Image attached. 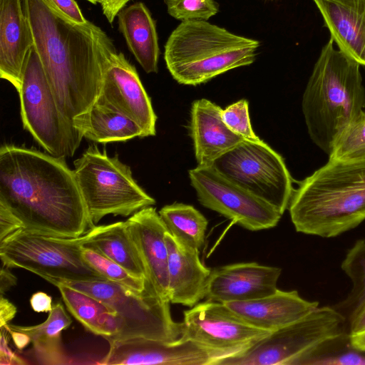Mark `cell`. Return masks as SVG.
I'll list each match as a JSON object with an SVG mask.
<instances>
[{
  "label": "cell",
  "instance_id": "4",
  "mask_svg": "<svg viewBox=\"0 0 365 365\" xmlns=\"http://www.w3.org/2000/svg\"><path fill=\"white\" fill-rule=\"evenodd\" d=\"M364 107L360 65L336 49L330 38L302 96V113L311 140L329 155L337 138Z\"/></svg>",
  "mask_w": 365,
  "mask_h": 365
},
{
  "label": "cell",
  "instance_id": "13",
  "mask_svg": "<svg viewBox=\"0 0 365 365\" xmlns=\"http://www.w3.org/2000/svg\"><path fill=\"white\" fill-rule=\"evenodd\" d=\"M180 326L181 337L234 354L270 333L252 326L225 304L210 300L185 311Z\"/></svg>",
  "mask_w": 365,
  "mask_h": 365
},
{
  "label": "cell",
  "instance_id": "43",
  "mask_svg": "<svg viewBox=\"0 0 365 365\" xmlns=\"http://www.w3.org/2000/svg\"><path fill=\"white\" fill-rule=\"evenodd\" d=\"M4 327L7 329L15 346L19 349L21 350L24 349L29 345L30 342H31V339L28 334L19 331L11 329L8 327L7 325H6Z\"/></svg>",
  "mask_w": 365,
  "mask_h": 365
},
{
  "label": "cell",
  "instance_id": "14",
  "mask_svg": "<svg viewBox=\"0 0 365 365\" xmlns=\"http://www.w3.org/2000/svg\"><path fill=\"white\" fill-rule=\"evenodd\" d=\"M232 355L182 337L174 341L138 337L110 343L109 351L98 364L217 365Z\"/></svg>",
  "mask_w": 365,
  "mask_h": 365
},
{
  "label": "cell",
  "instance_id": "40",
  "mask_svg": "<svg viewBox=\"0 0 365 365\" xmlns=\"http://www.w3.org/2000/svg\"><path fill=\"white\" fill-rule=\"evenodd\" d=\"M16 307L3 295L0 297V327H5L15 317Z\"/></svg>",
  "mask_w": 365,
  "mask_h": 365
},
{
  "label": "cell",
  "instance_id": "37",
  "mask_svg": "<svg viewBox=\"0 0 365 365\" xmlns=\"http://www.w3.org/2000/svg\"><path fill=\"white\" fill-rule=\"evenodd\" d=\"M337 359L341 365H365V352L349 347L339 355Z\"/></svg>",
  "mask_w": 365,
  "mask_h": 365
},
{
  "label": "cell",
  "instance_id": "41",
  "mask_svg": "<svg viewBox=\"0 0 365 365\" xmlns=\"http://www.w3.org/2000/svg\"><path fill=\"white\" fill-rule=\"evenodd\" d=\"M9 267L1 263L0 272V292L3 295L12 286L16 284V277L9 270Z\"/></svg>",
  "mask_w": 365,
  "mask_h": 365
},
{
  "label": "cell",
  "instance_id": "29",
  "mask_svg": "<svg viewBox=\"0 0 365 365\" xmlns=\"http://www.w3.org/2000/svg\"><path fill=\"white\" fill-rule=\"evenodd\" d=\"M341 267L350 279L352 286L346 298L333 307L349 323L365 302V240L355 242L348 250Z\"/></svg>",
  "mask_w": 365,
  "mask_h": 365
},
{
  "label": "cell",
  "instance_id": "1",
  "mask_svg": "<svg viewBox=\"0 0 365 365\" xmlns=\"http://www.w3.org/2000/svg\"><path fill=\"white\" fill-rule=\"evenodd\" d=\"M34 46L62 113L68 119L96 102L106 66L118 52L88 21L78 24L51 0H25Z\"/></svg>",
  "mask_w": 365,
  "mask_h": 365
},
{
  "label": "cell",
  "instance_id": "26",
  "mask_svg": "<svg viewBox=\"0 0 365 365\" xmlns=\"http://www.w3.org/2000/svg\"><path fill=\"white\" fill-rule=\"evenodd\" d=\"M46 280L58 289L67 309L86 329L104 339L119 331L121 320L108 304L53 279Z\"/></svg>",
  "mask_w": 365,
  "mask_h": 365
},
{
  "label": "cell",
  "instance_id": "39",
  "mask_svg": "<svg viewBox=\"0 0 365 365\" xmlns=\"http://www.w3.org/2000/svg\"><path fill=\"white\" fill-rule=\"evenodd\" d=\"M30 304L36 312H49L52 309V297L43 292L34 293L31 299Z\"/></svg>",
  "mask_w": 365,
  "mask_h": 365
},
{
  "label": "cell",
  "instance_id": "30",
  "mask_svg": "<svg viewBox=\"0 0 365 365\" xmlns=\"http://www.w3.org/2000/svg\"><path fill=\"white\" fill-rule=\"evenodd\" d=\"M365 158V110H362L336 140L329 155V160Z\"/></svg>",
  "mask_w": 365,
  "mask_h": 365
},
{
  "label": "cell",
  "instance_id": "18",
  "mask_svg": "<svg viewBox=\"0 0 365 365\" xmlns=\"http://www.w3.org/2000/svg\"><path fill=\"white\" fill-rule=\"evenodd\" d=\"M34 38L25 0H0V76L19 90Z\"/></svg>",
  "mask_w": 365,
  "mask_h": 365
},
{
  "label": "cell",
  "instance_id": "45",
  "mask_svg": "<svg viewBox=\"0 0 365 365\" xmlns=\"http://www.w3.org/2000/svg\"><path fill=\"white\" fill-rule=\"evenodd\" d=\"M86 1L91 2V3H92L93 4H96L97 3H100L101 4L103 0H86Z\"/></svg>",
  "mask_w": 365,
  "mask_h": 365
},
{
  "label": "cell",
  "instance_id": "44",
  "mask_svg": "<svg viewBox=\"0 0 365 365\" xmlns=\"http://www.w3.org/2000/svg\"><path fill=\"white\" fill-rule=\"evenodd\" d=\"M349 343L351 348L365 352V330L356 334H349Z\"/></svg>",
  "mask_w": 365,
  "mask_h": 365
},
{
  "label": "cell",
  "instance_id": "10",
  "mask_svg": "<svg viewBox=\"0 0 365 365\" xmlns=\"http://www.w3.org/2000/svg\"><path fill=\"white\" fill-rule=\"evenodd\" d=\"M86 233L78 237H61L24 228L0 241L2 264L29 270L44 279L69 281L107 280L86 262L82 256Z\"/></svg>",
  "mask_w": 365,
  "mask_h": 365
},
{
  "label": "cell",
  "instance_id": "42",
  "mask_svg": "<svg viewBox=\"0 0 365 365\" xmlns=\"http://www.w3.org/2000/svg\"><path fill=\"white\" fill-rule=\"evenodd\" d=\"M349 334H354L365 330V302L362 304L349 323Z\"/></svg>",
  "mask_w": 365,
  "mask_h": 365
},
{
  "label": "cell",
  "instance_id": "16",
  "mask_svg": "<svg viewBox=\"0 0 365 365\" xmlns=\"http://www.w3.org/2000/svg\"><path fill=\"white\" fill-rule=\"evenodd\" d=\"M282 269L257 262L229 264L211 271L207 300L227 303L260 298L274 293Z\"/></svg>",
  "mask_w": 365,
  "mask_h": 365
},
{
  "label": "cell",
  "instance_id": "27",
  "mask_svg": "<svg viewBox=\"0 0 365 365\" xmlns=\"http://www.w3.org/2000/svg\"><path fill=\"white\" fill-rule=\"evenodd\" d=\"M72 322L61 303L54 304L43 323L34 326L7 324L13 330L29 336L34 356L38 364L46 365L67 364L68 357L63 347L61 331Z\"/></svg>",
  "mask_w": 365,
  "mask_h": 365
},
{
  "label": "cell",
  "instance_id": "34",
  "mask_svg": "<svg viewBox=\"0 0 365 365\" xmlns=\"http://www.w3.org/2000/svg\"><path fill=\"white\" fill-rule=\"evenodd\" d=\"M21 228V222L6 207L0 204V241Z\"/></svg>",
  "mask_w": 365,
  "mask_h": 365
},
{
  "label": "cell",
  "instance_id": "7",
  "mask_svg": "<svg viewBox=\"0 0 365 365\" xmlns=\"http://www.w3.org/2000/svg\"><path fill=\"white\" fill-rule=\"evenodd\" d=\"M74 174L92 225L108 215L128 217L155 200L135 180L118 155L90 145L73 162Z\"/></svg>",
  "mask_w": 365,
  "mask_h": 365
},
{
  "label": "cell",
  "instance_id": "28",
  "mask_svg": "<svg viewBox=\"0 0 365 365\" xmlns=\"http://www.w3.org/2000/svg\"><path fill=\"white\" fill-rule=\"evenodd\" d=\"M159 215L168 232L184 245L200 250L203 246L208 221L193 206L173 203L163 207Z\"/></svg>",
  "mask_w": 365,
  "mask_h": 365
},
{
  "label": "cell",
  "instance_id": "31",
  "mask_svg": "<svg viewBox=\"0 0 365 365\" xmlns=\"http://www.w3.org/2000/svg\"><path fill=\"white\" fill-rule=\"evenodd\" d=\"M82 256L86 263L107 280L120 284L136 294L145 289L147 279L134 277L120 264L100 253L82 247Z\"/></svg>",
  "mask_w": 365,
  "mask_h": 365
},
{
  "label": "cell",
  "instance_id": "21",
  "mask_svg": "<svg viewBox=\"0 0 365 365\" xmlns=\"http://www.w3.org/2000/svg\"><path fill=\"white\" fill-rule=\"evenodd\" d=\"M222 111L206 98L192 104L190 128L197 166H212L219 157L245 140L226 125Z\"/></svg>",
  "mask_w": 365,
  "mask_h": 365
},
{
  "label": "cell",
  "instance_id": "12",
  "mask_svg": "<svg viewBox=\"0 0 365 365\" xmlns=\"http://www.w3.org/2000/svg\"><path fill=\"white\" fill-rule=\"evenodd\" d=\"M192 186L204 207L252 231L269 229L282 214L273 206L229 180L213 167L189 170Z\"/></svg>",
  "mask_w": 365,
  "mask_h": 365
},
{
  "label": "cell",
  "instance_id": "8",
  "mask_svg": "<svg viewBox=\"0 0 365 365\" xmlns=\"http://www.w3.org/2000/svg\"><path fill=\"white\" fill-rule=\"evenodd\" d=\"M53 279L93 296L115 310L121 320V327L115 334L106 339L109 344L138 337L166 341L181 337L180 323L171 317L170 302L160 297L148 280L145 289L136 294L109 280Z\"/></svg>",
  "mask_w": 365,
  "mask_h": 365
},
{
  "label": "cell",
  "instance_id": "38",
  "mask_svg": "<svg viewBox=\"0 0 365 365\" xmlns=\"http://www.w3.org/2000/svg\"><path fill=\"white\" fill-rule=\"evenodd\" d=\"M130 0H103L101 3L104 16L110 24Z\"/></svg>",
  "mask_w": 365,
  "mask_h": 365
},
{
  "label": "cell",
  "instance_id": "25",
  "mask_svg": "<svg viewBox=\"0 0 365 365\" xmlns=\"http://www.w3.org/2000/svg\"><path fill=\"white\" fill-rule=\"evenodd\" d=\"M72 122L83 138L96 143L125 142L136 137L143 138L141 128L131 119L96 103L74 117Z\"/></svg>",
  "mask_w": 365,
  "mask_h": 365
},
{
  "label": "cell",
  "instance_id": "5",
  "mask_svg": "<svg viewBox=\"0 0 365 365\" xmlns=\"http://www.w3.org/2000/svg\"><path fill=\"white\" fill-rule=\"evenodd\" d=\"M260 43L207 21H182L165 45L164 59L179 83L197 86L254 63Z\"/></svg>",
  "mask_w": 365,
  "mask_h": 365
},
{
  "label": "cell",
  "instance_id": "20",
  "mask_svg": "<svg viewBox=\"0 0 365 365\" xmlns=\"http://www.w3.org/2000/svg\"><path fill=\"white\" fill-rule=\"evenodd\" d=\"M225 304L252 326L270 332L301 319L319 307L317 302L303 299L296 290L278 289L260 298Z\"/></svg>",
  "mask_w": 365,
  "mask_h": 365
},
{
  "label": "cell",
  "instance_id": "23",
  "mask_svg": "<svg viewBox=\"0 0 365 365\" xmlns=\"http://www.w3.org/2000/svg\"><path fill=\"white\" fill-rule=\"evenodd\" d=\"M119 30L130 51L147 73H157L160 55L156 25L142 2L135 3L118 14Z\"/></svg>",
  "mask_w": 365,
  "mask_h": 365
},
{
  "label": "cell",
  "instance_id": "32",
  "mask_svg": "<svg viewBox=\"0 0 365 365\" xmlns=\"http://www.w3.org/2000/svg\"><path fill=\"white\" fill-rule=\"evenodd\" d=\"M167 11L181 21H207L219 11L215 0H164Z\"/></svg>",
  "mask_w": 365,
  "mask_h": 365
},
{
  "label": "cell",
  "instance_id": "33",
  "mask_svg": "<svg viewBox=\"0 0 365 365\" xmlns=\"http://www.w3.org/2000/svg\"><path fill=\"white\" fill-rule=\"evenodd\" d=\"M222 118L226 125L244 139L259 140L255 133L250 119L248 102L241 99L222 111Z\"/></svg>",
  "mask_w": 365,
  "mask_h": 365
},
{
  "label": "cell",
  "instance_id": "2",
  "mask_svg": "<svg viewBox=\"0 0 365 365\" xmlns=\"http://www.w3.org/2000/svg\"><path fill=\"white\" fill-rule=\"evenodd\" d=\"M0 204L30 232L78 237L92 227L74 171L36 149L1 145Z\"/></svg>",
  "mask_w": 365,
  "mask_h": 365
},
{
  "label": "cell",
  "instance_id": "24",
  "mask_svg": "<svg viewBox=\"0 0 365 365\" xmlns=\"http://www.w3.org/2000/svg\"><path fill=\"white\" fill-rule=\"evenodd\" d=\"M86 236L83 247L115 262L134 277L147 279L144 263L125 221L94 226Z\"/></svg>",
  "mask_w": 365,
  "mask_h": 365
},
{
  "label": "cell",
  "instance_id": "3",
  "mask_svg": "<svg viewBox=\"0 0 365 365\" xmlns=\"http://www.w3.org/2000/svg\"><path fill=\"white\" fill-rule=\"evenodd\" d=\"M288 209L296 231L334 237L365 220V158L329 160L294 189Z\"/></svg>",
  "mask_w": 365,
  "mask_h": 365
},
{
  "label": "cell",
  "instance_id": "15",
  "mask_svg": "<svg viewBox=\"0 0 365 365\" xmlns=\"http://www.w3.org/2000/svg\"><path fill=\"white\" fill-rule=\"evenodd\" d=\"M96 103L112 108L134 121L143 138L156 133L157 115L135 66L118 52L105 68Z\"/></svg>",
  "mask_w": 365,
  "mask_h": 365
},
{
  "label": "cell",
  "instance_id": "19",
  "mask_svg": "<svg viewBox=\"0 0 365 365\" xmlns=\"http://www.w3.org/2000/svg\"><path fill=\"white\" fill-rule=\"evenodd\" d=\"M168 298L170 303L192 307L205 297L211 270L200 261L198 250L188 247L168 231Z\"/></svg>",
  "mask_w": 365,
  "mask_h": 365
},
{
  "label": "cell",
  "instance_id": "35",
  "mask_svg": "<svg viewBox=\"0 0 365 365\" xmlns=\"http://www.w3.org/2000/svg\"><path fill=\"white\" fill-rule=\"evenodd\" d=\"M9 333L6 327H1V351H0V364L1 365H19L27 364L28 362L23 360L19 355L15 354L9 348L8 342Z\"/></svg>",
  "mask_w": 365,
  "mask_h": 365
},
{
  "label": "cell",
  "instance_id": "36",
  "mask_svg": "<svg viewBox=\"0 0 365 365\" xmlns=\"http://www.w3.org/2000/svg\"><path fill=\"white\" fill-rule=\"evenodd\" d=\"M53 4L72 21L85 24L88 20L83 16L81 9L74 0H51Z\"/></svg>",
  "mask_w": 365,
  "mask_h": 365
},
{
  "label": "cell",
  "instance_id": "17",
  "mask_svg": "<svg viewBox=\"0 0 365 365\" xmlns=\"http://www.w3.org/2000/svg\"><path fill=\"white\" fill-rule=\"evenodd\" d=\"M125 222L144 263L147 280L160 297L170 302L165 224L152 206L136 212Z\"/></svg>",
  "mask_w": 365,
  "mask_h": 365
},
{
  "label": "cell",
  "instance_id": "11",
  "mask_svg": "<svg viewBox=\"0 0 365 365\" xmlns=\"http://www.w3.org/2000/svg\"><path fill=\"white\" fill-rule=\"evenodd\" d=\"M216 170L282 215L294 188L283 158L263 140H243L212 164Z\"/></svg>",
  "mask_w": 365,
  "mask_h": 365
},
{
  "label": "cell",
  "instance_id": "6",
  "mask_svg": "<svg viewBox=\"0 0 365 365\" xmlns=\"http://www.w3.org/2000/svg\"><path fill=\"white\" fill-rule=\"evenodd\" d=\"M347 323L334 307H318L217 365H312L349 340Z\"/></svg>",
  "mask_w": 365,
  "mask_h": 365
},
{
  "label": "cell",
  "instance_id": "22",
  "mask_svg": "<svg viewBox=\"0 0 365 365\" xmlns=\"http://www.w3.org/2000/svg\"><path fill=\"white\" fill-rule=\"evenodd\" d=\"M313 1L339 49L365 66V0Z\"/></svg>",
  "mask_w": 365,
  "mask_h": 365
},
{
  "label": "cell",
  "instance_id": "9",
  "mask_svg": "<svg viewBox=\"0 0 365 365\" xmlns=\"http://www.w3.org/2000/svg\"><path fill=\"white\" fill-rule=\"evenodd\" d=\"M17 91L24 128L46 153L72 157L83 137L61 111L34 46L25 59Z\"/></svg>",
  "mask_w": 365,
  "mask_h": 365
}]
</instances>
